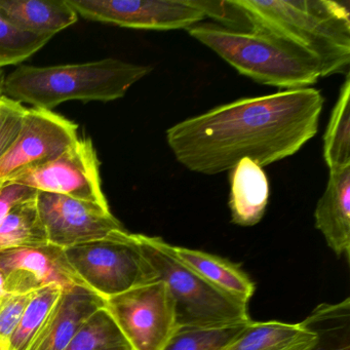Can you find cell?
Instances as JSON below:
<instances>
[{"mask_svg":"<svg viewBox=\"0 0 350 350\" xmlns=\"http://www.w3.org/2000/svg\"><path fill=\"white\" fill-rule=\"evenodd\" d=\"M0 77H1V71H0ZM0 90H1V85H0Z\"/></svg>","mask_w":350,"mask_h":350,"instance_id":"cell-30","label":"cell"},{"mask_svg":"<svg viewBox=\"0 0 350 350\" xmlns=\"http://www.w3.org/2000/svg\"><path fill=\"white\" fill-rule=\"evenodd\" d=\"M305 321L319 333L310 350H350L349 299L339 304L321 305Z\"/></svg>","mask_w":350,"mask_h":350,"instance_id":"cell-21","label":"cell"},{"mask_svg":"<svg viewBox=\"0 0 350 350\" xmlns=\"http://www.w3.org/2000/svg\"><path fill=\"white\" fill-rule=\"evenodd\" d=\"M175 257L192 271L227 296L247 304L255 292V284L235 264L212 254L171 245Z\"/></svg>","mask_w":350,"mask_h":350,"instance_id":"cell-18","label":"cell"},{"mask_svg":"<svg viewBox=\"0 0 350 350\" xmlns=\"http://www.w3.org/2000/svg\"><path fill=\"white\" fill-rule=\"evenodd\" d=\"M3 99H5V96L1 93V90H0V106L3 104Z\"/></svg>","mask_w":350,"mask_h":350,"instance_id":"cell-29","label":"cell"},{"mask_svg":"<svg viewBox=\"0 0 350 350\" xmlns=\"http://www.w3.org/2000/svg\"><path fill=\"white\" fill-rule=\"evenodd\" d=\"M8 182L109 208L102 190L100 161L90 138H79L56 159Z\"/></svg>","mask_w":350,"mask_h":350,"instance_id":"cell-8","label":"cell"},{"mask_svg":"<svg viewBox=\"0 0 350 350\" xmlns=\"http://www.w3.org/2000/svg\"><path fill=\"white\" fill-rule=\"evenodd\" d=\"M249 323L226 327H178L163 350H221Z\"/></svg>","mask_w":350,"mask_h":350,"instance_id":"cell-24","label":"cell"},{"mask_svg":"<svg viewBox=\"0 0 350 350\" xmlns=\"http://www.w3.org/2000/svg\"><path fill=\"white\" fill-rule=\"evenodd\" d=\"M0 14L20 29L44 36H54L79 20L67 0H0Z\"/></svg>","mask_w":350,"mask_h":350,"instance_id":"cell-16","label":"cell"},{"mask_svg":"<svg viewBox=\"0 0 350 350\" xmlns=\"http://www.w3.org/2000/svg\"><path fill=\"white\" fill-rule=\"evenodd\" d=\"M104 307L100 295L83 286L63 291L28 350H65L92 314Z\"/></svg>","mask_w":350,"mask_h":350,"instance_id":"cell-13","label":"cell"},{"mask_svg":"<svg viewBox=\"0 0 350 350\" xmlns=\"http://www.w3.org/2000/svg\"><path fill=\"white\" fill-rule=\"evenodd\" d=\"M91 21L144 30L189 29L206 19L196 0H67Z\"/></svg>","mask_w":350,"mask_h":350,"instance_id":"cell-9","label":"cell"},{"mask_svg":"<svg viewBox=\"0 0 350 350\" xmlns=\"http://www.w3.org/2000/svg\"><path fill=\"white\" fill-rule=\"evenodd\" d=\"M62 292L60 286H49L34 293L12 337L9 350L29 349Z\"/></svg>","mask_w":350,"mask_h":350,"instance_id":"cell-23","label":"cell"},{"mask_svg":"<svg viewBox=\"0 0 350 350\" xmlns=\"http://www.w3.org/2000/svg\"><path fill=\"white\" fill-rule=\"evenodd\" d=\"M152 71L146 65L107 58L81 64L20 66L1 83L3 96L51 110L68 101H116Z\"/></svg>","mask_w":350,"mask_h":350,"instance_id":"cell-3","label":"cell"},{"mask_svg":"<svg viewBox=\"0 0 350 350\" xmlns=\"http://www.w3.org/2000/svg\"><path fill=\"white\" fill-rule=\"evenodd\" d=\"M231 219L241 226H254L263 218L270 189L263 167L243 159L229 171Z\"/></svg>","mask_w":350,"mask_h":350,"instance_id":"cell-15","label":"cell"},{"mask_svg":"<svg viewBox=\"0 0 350 350\" xmlns=\"http://www.w3.org/2000/svg\"><path fill=\"white\" fill-rule=\"evenodd\" d=\"M38 196V194H36ZM36 196L16 204L0 222V252L48 245Z\"/></svg>","mask_w":350,"mask_h":350,"instance_id":"cell-19","label":"cell"},{"mask_svg":"<svg viewBox=\"0 0 350 350\" xmlns=\"http://www.w3.org/2000/svg\"><path fill=\"white\" fill-rule=\"evenodd\" d=\"M5 294L7 292H5V275L3 272L0 271V300L5 297Z\"/></svg>","mask_w":350,"mask_h":350,"instance_id":"cell-28","label":"cell"},{"mask_svg":"<svg viewBox=\"0 0 350 350\" xmlns=\"http://www.w3.org/2000/svg\"><path fill=\"white\" fill-rule=\"evenodd\" d=\"M65 350H132L104 307L98 309L75 334Z\"/></svg>","mask_w":350,"mask_h":350,"instance_id":"cell-22","label":"cell"},{"mask_svg":"<svg viewBox=\"0 0 350 350\" xmlns=\"http://www.w3.org/2000/svg\"><path fill=\"white\" fill-rule=\"evenodd\" d=\"M27 108L5 97L0 106V161L9 152L19 137Z\"/></svg>","mask_w":350,"mask_h":350,"instance_id":"cell-26","label":"cell"},{"mask_svg":"<svg viewBox=\"0 0 350 350\" xmlns=\"http://www.w3.org/2000/svg\"><path fill=\"white\" fill-rule=\"evenodd\" d=\"M36 204L49 243L64 250L106 239L124 229L110 208L99 204L38 191Z\"/></svg>","mask_w":350,"mask_h":350,"instance_id":"cell-11","label":"cell"},{"mask_svg":"<svg viewBox=\"0 0 350 350\" xmlns=\"http://www.w3.org/2000/svg\"><path fill=\"white\" fill-rule=\"evenodd\" d=\"M52 38L24 31L0 14V68L24 62Z\"/></svg>","mask_w":350,"mask_h":350,"instance_id":"cell-25","label":"cell"},{"mask_svg":"<svg viewBox=\"0 0 350 350\" xmlns=\"http://www.w3.org/2000/svg\"><path fill=\"white\" fill-rule=\"evenodd\" d=\"M317 340L319 333L306 321L294 325L251 321L221 350H310Z\"/></svg>","mask_w":350,"mask_h":350,"instance_id":"cell-17","label":"cell"},{"mask_svg":"<svg viewBox=\"0 0 350 350\" xmlns=\"http://www.w3.org/2000/svg\"><path fill=\"white\" fill-rule=\"evenodd\" d=\"M252 30L276 36L319 62L321 77L348 75L349 10L331 0H233Z\"/></svg>","mask_w":350,"mask_h":350,"instance_id":"cell-2","label":"cell"},{"mask_svg":"<svg viewBox=\"0 0 350 350\" xmlns=\"http://www.w3.org/2000/svg\"><path fill=\"white\" fill-rule=\"evenodd\" d=\"M79 140V126L51 111L30 108L19 137L0 161V182L12 181L28 170L58 157Z\"/></svg>","mask_w":350,"mask_h":350,"instance_id":"cell-10","label":"cell"},{"mask_svg":"<svg viewBox=\"0 0 350 350\" xmlns=\"http://www.w3.org/2000/svg\"><path fill=\"white\" fill-rule=\"evenodd\" d=\"M67 259L90 290L103 299L157 280L136 234L124 229L100 241L64 250Z\"/></svg>","mask_w":350,"mask_h":350,"instance_id":"cell-6","label":"cell"},{"mask_svg":"<svg viewBox=\"0 0 350 350\" xmlns=\"http://www.w3.org/2000/svg\"><path fill=\"white\" fill-rule=\"evenodd\" d=\"M104 308L132 350H163L178 329L173 299L161 280L104 299Z\"/></svg>","mask_w":350,"mask_h":350,"instance_id":"cell-7","label":"cell"},{"mask_svg":"<svg viewBox=\"0 0 350 350\" xmlns=\"http://www.w3.org/2000/svg\"><path fill=\"white\" fill-rule=\"evenodd\" d=\"M323 103L313 88L241 98L178 122L167 142L194 173L229 172L243 159L263 167L292 157L317 135Z\"/></svg>","mask_w":350,"mask_h":350,"instance_id":"cell-1","label":"cell"},{"mask_svg":"<svg viewBox=\"0 0 350 350\" xmlns=\"http://www.w3.org/2000/svg\"><path fill=\"white\" fill-rule=\"evenodd\" d=\"M0 271L5 275L7 293L27 294L49 286L63 291L89 288L73 269L64 249L51 243L0 252Z\"/></svg>","mask_w":350,"mask_h":350,"instance_id":"cell-12","label":"cell"},{"mask_svg":"<svg viewBox=\"0 0 350 350\" xmlns=\"http://www.w3.org/2000/svg\"><path fill=\"white\" fill-rule=\"evenodd\" d=\"M187 31L237 72L261 85L306 89L321 79L312 57L266 32L235 31L214 23H198Z\"/></svg>","mask_w":350,"mask_h":350,"instance_id":"cell-4","label":"cell"},{"mask_svg":"<svg viewBox=\"0 0 350 350\" xmlns=\"http://www.w3.org/2000/svg\"><path fill=\"white\" fill-rule=\"evenodd\" d=\"M157 280H163L175 305L178 327H215L251 321L247 304L227 296L179 261L161 237L136 234Z\"/></svg>","mask_w":350,"mask_h":350,"instance_id":"cell-5","label":"cell"},{"mask_svg":"<svg viewBox=\"0 0 350 350\" xmlns=\"http://www.w3.org/2000/svg\"><path fill=\"white\" fill-rule=\"evenodd\" d=\"M315 227L337 256L349 257L350 165L329 171L325 192L317 204Z\"/></svg>","mask_w":350,"mask_h":350,"instance_id":"cell-14","label":"cell"},{"mask_svg":"<svg viewBox=\"0 0 350 350\" xmlns=\"http://www.w3.org/2000/svg\"><path fill=\"white\" fill-rule=\"evenodd\" d=\"M36 190L13 182H0V222L16 204L34 198Z\"/></svg>","mask_w":350,"mask_h":350,"instance_id":"cell-27","label":"cell"},{"mask_svg":"<svg viewBox=\"0 0 350 350\" xmlns=\"http://www.w3.org/2000/svg\"><path fill=\"white\" fill-rule=\"evenodd\" d=\"M350 77L340 90L323 136V159L329 171L350 165Z\"/></svg>","mask_w":350,"mask_h":350,"instance_id":"cell-20","label":"cell"}]
</instances>
